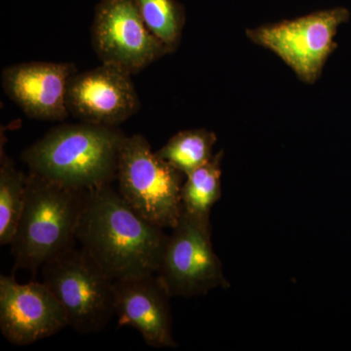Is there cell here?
Segmentation results:
<instances>
[{"instance_id":"6da1fadb","label":"cell","mask_w":351,"mask_h":351,"mask_svg":"<svg viewBox=\"0 0 351 351\" xmlns=\"http://www.w3.org/2000/svg\"><path fill=\"white\" fill-rule=\"evenodd\" d=\"M167 239L110 184L88 191L77 240L113 281L156 274Z\"/></svg>"},{"instance_id":"7a4b0ae2","label":"cell","mask_w":351,"mask_h":351,"mask_svg":"<svg viewBox=\"0 0 351 351\" xmlns=\"http://www.w3.org/2000/svg\"><path fill=\"white\" fill-rule=\"evenodd\" d=\"M127 136L119 127L80 122L51 129L22 154L29 172L58 184L90 189L117 180Z\"/></svg>"},{"instance_id":"3957f363","label":"cell","mask_w":351,"mask_h":351,"mask_svg":"<svg viewBox=\"0 0 351 351\" xmlns=\"http://www.w3.org/2000/svg\"><path fill=\"white\" fill-rule=\"evenodd\" d=\"M88 191L27 174L24 208L10 244L13 272L29 270L36 276L48 261L75 246Z\"/></svg>"},{"instance_id":"277c9868","label":"cell","mask_w":351,"mask_h":351,"mask_svg":"<svg viewBox=\"0 0 351 351\" xmlns=\"http://www.w3.org/2000/svg\"><path fill=\"white\" fill-rule=\"evenodd\" d=\"M43 282L63 307L69 326L97 334L115 316L114 281L84 248L75 246L43 267Z\"/></svg>"},{"instance_id":"5b68a950","label":"cell","mask_w":351,"mask_h":351,"mask_svg":"<svg viewBox=\"0 0 351 351\" xmlns=\"http://www.w3.org/2000/svg\"><path fill=\"white\" fill-rule=\"evenodd\" d=\"M184 179L186 176L152 151L144 136H127L117 180L119 195L136 213L160 228H174L182 213Z\"/></svg>"},{"instance_id":"8992f818","label":"cell","mask_w":351,"mask_h":351,"mask_svg":"<svg viewBox=\"0 0 351 351\" xmlns=\"http://www.w3.org/2000/svg\"><path fill=\"white\" fill-rule=\"evenodd\" d=\"M348 19L350 12L339 7L249 29L246 36L280 58L302 82L313 84L337 48L339 25Z\"/></svg>"},{"instance_id":"52a82bcc","label":"cell","mask_w":351,"mask_h":351,"mask_svg":"<svg viewBox=\"0 0 351 351\" xmlns=\"http://www.w3.org/2000/svg\"><path fill=\"white\" fill-rule=\"evenodd\" d=\"M171 230L156 272L171 297H195L230 287L213 250L210 219L182 211Z\"/></svg>"},{"instance_id":"ba28073f","label":"cell","mask_w":351,"mask_h":351,"mask_svg":"<svg viewBox=\"0 0 351 351\" xmlns=\"http://www.w3.org/2000/svg\"><path fill=\"white\" fill-rule=\"evenodd\" d=\"M91 44L101 64L131 75L170 54L145 24L135 0H100L95 7Z\"/></svg>"},{"instance_id":"9c48e42d","label":"cell","mask_w":351,"mask_h":351,"mask_svg":"<svg viewBox=\"0 0 351 351\" xmlns=\"http://www.w3.org/2000/svg\"><path fill=\"white\" fill-rule=\"evenodd\" d=\"M130 73L101 64L71 76L66 89L69 114L80 122L117 127L138 112L140 99Z\"/></svg>"},{"instance_id":"30bf717a","label":"cell","mask_w":351,"mask_h":351,"mask_svg":"<svg viewBox=\"0 0 351 351\" xmlns=\"http://www.w3.org/2000/svg\"><path fill=\"white\" fill-rule=\"evenodd\" d=\"M69 326L63 307L45 283L0 277V330L16 346L36 343Z\"/></svg>"},{"instance_id":"8fae6325","label":"cell","mask_w":351,"mask_h":351,"mask_svg":"<svg viewBox=\"0 0 351 351\" xmlns=\"http://www.w3.org/2000/svg\"><path fill=\"white\" fill-rule=\"evenodd\" d=\"M77 71L73 63L27 62L3 69L1 83L7 97L27 117L63 121L69 117L66 89Z\"/></svg>"},{"instance_id":"7c38bea8","label":"cell","mask_w":351,"mask_h":351,"mask_svg":"<svg viewBox=\"0 0 351 351\" xmlns=\"http://www.w3.org/2000/svg\"><path fill=\"white\" fill-rule=\"evenodd\" d=\"M115 316L119 326H130L152 348H175L171 295L157 274L114 281Z\"/></svg>"},{"instance_id":"4fadbf2b","label":"cell","mask_w":351,"mask_h":351,"mask_svg":"<svg viewBox=\"0 0 351 351\" xmlns=\"http://www.w3.org/2000/svg\"><path fill=\"white\" fill-rule=\"evenodd\" d=\"M223 152H219L199 168L186 176L182 188V211L191 216L210 219L212 208L221 195V161Z\"/></svg>"},{"instance_id":"5bb4252c","label":"cell","mask_w":351,"mask_h":351,"mask_svg":"<svg viewBox=\"0 0 351 351\" xmlns=\"http://www.w3.org/2000/svg\"><path fill=\"white\" fill-rule=\"evenodd\" d=\"M216 143L214 132L205 128L191 129L175 134L156 152L175 169L188 176L213 157Z\"/></svg>"},{"instance_id":"9a60e30c","label":"cell","mask_w":351,"mask_h":351,"mask_svg":"<svg viewBox=\"0 0 351 351\" xmlns=\"http://www.w3.org/2000/svg\"><path fill=\"white\" fill-rule=\"evenodd\" d=\"M27 178L18 170L1 145L0 156V244L10 245L17 230L25 199Z\"/></svg>"},{"instance_id":"2e32d148","label":"cell","mask_w":351,"mask_h":351,"mask_svg":"<svg viewBox=\"0 0 351 351\" xmlns=\"http://www.w3.org/2000/svg\"><path fill=\"white\" fill-rule=\"evenodd\" d=\"M149 31L170 53L181 43L186 23L184 8L177 0H135Z\"/></svg>"}]
</instances>
